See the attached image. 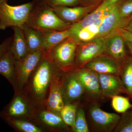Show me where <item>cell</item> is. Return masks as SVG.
Wrapping results in <instances>:
<instances>
[{"mask_svg": "<svg viewBox=\"0 0 132 132\" xmlns=\"http://www.w3.org/2000/svg\"><path fill=\"white\" fill-rule=\"evenodd\" d=\"M62 72L48 53L43 52L40 61L22 90L32 99L38 106H43L48 96L52 81Z\"/></svg>", "mask_w": 132, "mask_h": 132, "instance_id": "obj_1", "label": "cell"}, {"mask_svg": "<svg viewBox=\"0 0 132 132\" xmlns=\"http://www.w3.org/2000/svg\"><path fill=\"white\" fill-rule=\"evenodd\" d=\"M35 2V5L26 25L43 33L62 31L69 28L71 25L60 19L52 7L44 0Z\"/></svg>", "mask_w": 132, "mask_h": 132, "instance_id": "obj_2", "label": "cell"}, {"mask_svg": "<svg viewBox=\"0 0 132 132\" xmlns=\"http://www.w3.org/2000/svg\"><path fill=\"white\" fill-rule=\"evenodd\" d=\"M35 2L18 6H11L7 0H0V30L16 27L23 28L28 20Z\"/></svg>", "mask_w": 132, "mask_h": 132, "instance_id": "obj_3", "label": "cell"}, {"mask_svg": "<svg viewBox=\"0 0 132 132\" xmlns=\"http://www.w3.org/2000/svg\"><path fill=\"white\" fill-rule=\"evenodd\" d=\"M38 106L24 90L14 92L13 98L0 111V118L14 117L32 120Z\"/></svg>", "mask_w": 132, "mask_h": 132, "instance_id": "obj_4", "label": "cell"}, {"mask_svg": "<svg viewBox=\"0 0 132 132\" xmlns=\"http://www.w3.org/2000/svg\"><path fill=\"white\" fill-rule=\"evenodd\" d=\"M77 45L76 40L69 38L47 52L59 68L66 72L73 68Z\"/></svg>", "mask_w": 132, "mask_h": 132, "instance_id": "obj_5", "label": "cell"}, {"mask_svg": "<svg viewBox=\"0 0 132 132\" xmlns=\"http://www.w3.org/2000/svg\"><path fill=\"white\" fill-rule=\"evenodd\" d=\"M106 41L103 38H95L78 50L76 48L72 69L81 68L82 65H85L93 59L102 55L106 52Z\"/></svg>", "mask_w": 132, "mask_h": 132, "instance_id": "obj_6", "label": "cell"}, {"mask_svg": "<svg viewBox=\"0 0 132 132\" xmlns=\"http://www.w3.org/2000/svg\"><path fill=\"white\" fill-rule=\"evenodd\" d=\"M43 51L42 50L30 53L16 62V89L14 92L23 90L29 78L40 61Z\"/></svg>", "mask_w": 132, "mask_h": 132, "instance_id": "obj_7", "label": "cell"}, {"mask_svg": "<svg viewBox=\"0 0 132 132\" xmlns=\"http://www.w3.org/2000/svg\"><path fill=\"white\" fill-rule=\"evenodd\" d=\"M62 93L65 105L78 102L85 93L83 86L73 69L63 72Z\"/></svg>", "mask_w": 132, "mask_h": 132, "instance_id": "obj_8", "label": "cell"}, {"mask_svg": "<svg viewBox=\"0 0 132 132\" xmlns=\"http://www.w3.org/2000/svg\"><path fill=\"white\" fill-rule=\"evenodd\" d=\"M32 120L45 128L47 132H65L71 131L60 115L43 106H38ZM72 131V130H71Z\"/></svg>", "mask_w": 132, "mask_h": 132, "instance_id": "obj_9", "label": "cell"}, {"mask_svg": "<svg viewBox=\"0 0 132 132\" xmlns=\"http://www.w3.org/2000/svg\"><path fill=\"white\" fill-rule=\"evenodd\" d=\"M89 115L95 129L101 132L114 130L121 117L117 114L105 112L97 104H93L89 109Z\"/></svg>", "mask_w": 132, "mask_h": 132, "instance_id": "obj_10", "label": "cell"}, {"mask_svg": "<svg viewBox=\"0 0 132 132\" xmlns=\"http://www.w3.org/2000/svg\"><path fill=\"white\" fill-rule=\"evenodd\" d=\"M81 82L85 93L91 98H100L102 94L98 73L90 69L84 68L73 69Z\"/></svg>", "mask_w": 132, "mask_h": 132, "instance_id": "obj_11", "label": "cell"}, {"mask_svg": "<svg viewBox=\"0 0 132 132\" xmlns=\"http://www.w3.org/2000/svg\"><path fill=\"white\" fill-rule=\"evenodd\" d=\"M99 73L121 75V70L117 61L113 57L100 55L85 64L83 68Z\"/></svg>", "mask_w": 132, "mask_h": 132, "instance_id": "obj_12", "label": "cell"}, {"mask_svg": "<svg viewBox=\"0 0 132 132\" xmlns=\"http://www.w3.org/2000/svg\"><path fill=\"white\" fill-rule=\"evenodd\" d=\"M114 5H112L108 0H105L93 12L89 14L79 21L71 25L69 27L71 38H73L82 28L89 26L105 17Z\"/></svg>", "mask_w": 132, "mask_h": 132, "instance_id": "obj_13", "label": "cell"}, {"mask_svg": "<svg viewBox=\"0 0 132 132\" xmlns=\"http://www.w3.org/2000/svg\"><path fill=\"white\" fill-rule=\"evenodd\" d=\"M63 72H62L57 75L52 81L48 96L43 106L50 111L60 114L65 105L62 93Z\"/></svg>", "mask_w": 132, "mask_h": 132, "instance_id": "obj_14", "label": "cell"}, {"mask_svg": "<svg viewBox=\"0 0 132 132\" xmlns=\"http://www.w3.org/2000/svg\"><path fill=\"white\" fill-rule=\"evenodd\" d=\"M98 74L100 87L103 96L112 98L127 92L123 81L118 76L109 74Z\"/></svg>", "mask_w": 132, "mask_h": 132, "instance_id": "obj_15", "label": "cell"}, {"mask_svg": "<svg viewBox=\"0 0 132 132\" xmlns=\"http://www.w3.org/2000/svg\"><path fill=\"white\" fill-rule=\"evenodd\" d=\"M52 7L60 19L71 25L79 21L82 16L87 14L95 7V6L90 5L82 7L56 6Z\"/></svg>", "mask_w": 132, "mask_h": 132, "instance_id": "obj_16", "label": "cell"}, {"mask_svg": "<svg viewBox=\"0 0 132 132\" xmlns=\"http://www.w3.org/2000/svg\"><path fill=\"white\" fill-rule=\"evenodd\" d=\"M16 62L10 49L0 55V74L7 80L14 91L16 89Z\"/></svg>", "mask_w": 132, "mask_h": 132, "instance_id": "obj_17", "label": "cell"}, {"mask_svg": "<svg viewBox=\"0 0 132 132\" xmlns=\"http://www.w3.org/2000/svg\"><path fill=\"white\" fill-rule=\"evenodd\" d=\"M123 19L120 16L119 6L115 4L104 17L99 27L95 38H103L114 29L119 27L122 23Z\"/></svg>", "mask_w": 132, "mask_h": 132, "instance_id": "obj_18", "label": "cell"}, {"mask_svg": "<svg viewBox=\"0 0 132 132\" xmlns=\"http://www.w3.org/2000/svg\"><path fill=\"white\" fill-rule=\"evenodd\" d=\"M18 132H46L45 128L34 121L25 118L7 117L2 119Z\"/></svg>", "mask_w": 132, "mask_h": 132, "instance_id": "obj_19", "label": "cell"}, {"mask_svg": "<svg viewBox=\"0 0 132 132\" xmlns=\"http://www.w3.org/2000/svg\"><path fill=\"white\" fill-rule=\"evenodd\" d=\"M12 28L14 35L10 50L16 61H20L30 53L22 29L16 27Z\"/></svg>", "mask_w": 132, "mask_h": 132, "instance_id": "obj_20", "label": "cell"}, {"mask_svg": "<svg viewBox=\"0 0 132 132\" xmlns=\"http://www.w3.org/2000/svg\"><path fill=\"white\" fill-rule=\"evenodd\" d=\"M71 37L69 28L62 31L43 33L42 50L48 52L66 39Z\"/></svg>", "mask_w": 132, "mask_h": 132, "instance_id": "obj_21", "label": "cell"}, {"mask_svg": "<svg viewBox=\"0 0 132 132\" xmlns=\"http://www.w3.org/2000/svg\"><path fill=\"white\" fill-rule=\"evenodd\" d=\"M22 29L29 53L42 50L43 33L26 25Z\"/></svg>", "mask_w": 132, "mask_h": 132, "instance_id": "obj_22", "label": "cell"}, {"mask_svg": "<svg viewBox=\"0 0 132 132\" xmlns=\"http://www.w3.org/2000/svg\"><path fill=\"white\" fill-rule=\"evenodd\" d=\"M125 39L121 35L112 36L106 41V51L116 60H121L126 55Z\"/></svg>", "mask_w": 132, "mask_h": 132, "instance_id": "obj_23", "label": "cell"}, {"mask_svg": "<svg viewBox=\"0 0 132 132\" xmlns=\"http://www.w3.org/2000/svg\"><path fill=\"white\" fill-rule=\"evenodd\" d=\"M105 17L82 28L72 38L76 41L79 40L85 42L89 41L94 39L98 32L99 27Z\"/></svg>", "mask_w": 132, "mask_h": 132, "instance_id": "obj_24", "label": "cell"}, {"mask_svg": "<svg viewBox=\"0 0 132 132\" xmlns=\"http://www.w3.org/2000/svg\"><path fill=\"white\" fill-rule=\"evenodd\" d=\"M78 106V102L64 105L60 113L64 123L71 128L72 131L74 129L76 115Z\"/></svg>", "mask_w": 132, "mask_h": 132, "instance_id": "obj_25", "label": "cell"}, {"mask_svg": "<svg viewBox=\"0 0 132 132\" xmlns=\"http://www.w3.org/2000/svg\"><path fill=\"white\" fill-rule=\"evenodd\" d=\"M75 132H89V129L84 109L78 106L75 122Z\"/></svg>", "mask_w": 132, "mask_h": 132, "instance_id": "obj_26", "label": "cell"}, {"mask_svg": "<svg viewBox=\"0 0 132 132\" xmlns=\"http://www.w3.org/2000/svg\"><path fill=\"white\" fill-rule=\"evenodd\" d=\"M112 98V106L117 112L125 113L132 107L129 99L127 97L116 95Z\"/></svg>", "mask_w": 132, "mask_h": 132, "instance_id": "obj_27", "label": "cell"}, {"mask_svg": "<svg viewBox=\"0 0 132 132\" xmlns=\"http://www.w3.org/2000/svg\"><path fill=\"white\" fill-rule=\"evenodd\" d=\"M114 131L132 132V114L130 112L123 116Z\"/></svg>", "mask_w": 132, "mask_h": 132, "instance_id": "obj_28", "label": "cell"}, {"mask_svg": "<svg viewBox=\"0 0 132 132\" xmlns=\"http://www.w3.org/2000/svg\"><path fill=\"white\" fill-rule=\"evenodd\" d=\"M122 81L129 93L132 90V64L129 65L125 69L122 75Z\"/></svg>", "mask_w": 132, "mask_h": 132, "instance_id": "obj_29", "label": "cell"}, {"mask_svg": "<svg viewBox=\"0 0 132 132\" xmlns=\"http://www.w3.org/2000/svg\"><path fill=\"white\" fill-rule=\"evenodd\" d=\"M48 5L52 7L65 6L73 7L78 4L79 0H44Z\"/></svg>", "mask_w": 132, "mask_h": 132, "instance_id": "obj_30", "label": "cell"}, {"mask_svg": "<svg viewBox=\"0 0 132 132\" xmlns=\"http://www.w3.org/2000/svg\"><path fill=\"white\" fill-rule=\"evenodd\" d=\"M120 15L124 18L132 13V0L127 1L119 7Z\"/></svg>", "mask_w": 132, "mask_h": 132, "instance_id": "obj_31", "label": "cell"}, {"mask_svg": "<svg viewBox=\"0 0 132 132\" xmlns=\"http://www.w3.org/2000/svg\"><path fill=\"white\" fill-rule=\"evenodd\" d=\"M13 40V36L5 39L0 44V55L10 49Z\"/></svg>", "mask_w": 132, "mask_h": 132, "instance_id": "obj_32", "label": "cell"}, {"mask_svg": "<svg viewBox=\"0 0 132 132\" xmlns=\"http://www.w3.org/2000/svg\"><path fill=\"white\" fill-rule=\"evenodd\" d=\"M119 29L121 35L123 36L125 40L132 43V32L125 28H120Z\"/></svg>", "mask_w": 132, "mask_h": 132, "instance_id": "obj_33", "label": "cell"}, {"mask_svg": "<svg viewBox=\"0 0 132 132\" xmlns=\"http://www.w3.org/2000/svg\"><path fill=\"white\" fill-rule=\"evenodd\" d=\"M98 1H99V0H79V2H80L81 3L84 4V5H88V4L96 2Z\"/></svg>", "mask_w": 132, "mask_h": 132, "instance_id": "obj_34", "label": "cell"}, {"mask_svg": "<svg viewBox=\"0 0 132 132\" xmlns=\"http://www.w3.org/2000/svg\"><path fill=\"white\" fill-rule=\"evenodd\" d=\"M125 41L126 42V44L127 45V47H128V49H129L130 52L132 54V43L130 42L125 40Z\"/></svg>", "mask_w": 132, "mask_h": 132, "instance_id": "obj_35", "label": "cell"}, {"mask_svg": "<svg viewBox=\"0 0 132 132\" xmlns=\"http://www.w3.org/2000/svg\"><path fill=\"white\" fill-rule=\"evenodd\" d=\"M125 29L132 32V21L130 22L126 27L125 28Z\"/></svg>", "mask_w": 132, "mask_h": 132, "instance_id": "obj_36", "label": "cell"}, {"mask_svg": "<svg viewBox=\"0 0 132 132\" xmlns=\"http://www.w3.org/2000/svg\"><path fill=\"white\" fill-rule=\"evenodd\" d=\"M109 2L111 5H113L116 4V3L119 0H108Z\"/></svg>", "mask_w": 132, "mask_h": 132, "instance_id": "obj_37", "label": "cell"}, {"mask_svg": "<svg viewBox=\"0 0 132 132\" xmlns=\"http://www.w3.org/2000/svg\"><path fill=\"white\" fill-rule=\"evenodd\" d=\"M41 1H42V0H32L34 2H38Z\"/></svg>", "mask_w": 132, "mask_h": 132, "instance_id": "obj_38", "label": "cell"}, {"mask_svg": "<svg viewBox=\"0 0 132 132\" xmlns=\"http://www.w3.org/2000/svg\"><path fill=\"white\" fill-rule=\"evenodd\" d=\"M129 94H130V95H131V96L132 97V90L131 91V92H130V93H129Z\"/></svg>", "mask_w": 132, "mask_h": 132, "instance_id": "obj_39", "label": "cell"}, {"mask_svg": "<svg viewBox=\"0 0 132 132\" xmlns=\"http://www.w3.org/2000/svg\"><path fill=\"white\" fill-rule=\"evenodd\" d=\"M130 113H131V114H132V111L130 112Z\"/></svg>", "mask_w": 132, "mask_h": 132, "instance_id": "obj_40", "label": "cell"}, {"mask_svg": "<svg viewBox=\"0 0 132 132\" xmlns=\"http://www.w3.org/2000/svg\"><path fill=\"white\" fill-rule=\"evenodd\" d=\"M131 18H132V16H131Z\"/></svg>", "mask_w": 132, "mask_h": 132, "instance_id": "obj_41", "label": "cell"}]
</instances>
